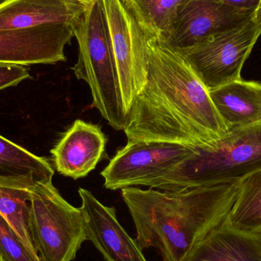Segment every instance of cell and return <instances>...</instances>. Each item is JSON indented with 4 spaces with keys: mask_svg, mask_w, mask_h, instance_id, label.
I'll return each instance as SVG.
<instances>
[{
    "mask_svg": "<svg viewBox=\"0 0 261 261\" xmlns=\"http://www.w3.org/2000/svg\"><path fill=\"white\" fill-rule=\"evenodd\" d=\"M3 1H4V0H0V3H1L2 2H3Z\"/></svg>",
    "mask_w": 261,
    "mask_h": 261,
    "instance_id": "484cf974",
    "label": "cell"
},
{
    "mask_svg": "<svg viewBox=\"0 0 261 261\" xmlns=\"http://www.w3.org/2000/svg\"><path fill=\"white\" fill-rule=\"evenodd\" d=\"M32 187L0 184V215L24 245L37 254L29 231V200Z\"/></svg>",
    "mask_w": 261,
    "mask_h": 261,
    "instance_id": "d6986e66",
    "label": "cell"
},
{
    "mask_svg": "<svg viewBox=\"0 0 261 261\" xmlns=\"http://www.w3.org/2000/svg\"><path fill=\"white\" fill-rule=\"evenodd\" d=\"M253 19L257 24L261 25V0L259 1L258 6H257V9L254 12Z\"/></svg>",
    "mask_w": 261,
    "mask_h": 261,
    "instance_id": "603a6c76",
    "label": "cell"
},
{
    "mask_svg": "<svg viewBox=\"0 0 261 261\" xmlns=\"http://www.w3.org/2000/svg\"><path fill=\"white\" fill-rule=\"evenodd\" d=\"M29 231L40 261H72L87 241L81 208L70 205L52 181L32 187Z\"/></svg>",
    "mask_w": 261,
    "mask_h": 261,
    "instance_id": "5b68a950",
    "label": "cell"
},
{
    "mask_svg": "<svg viewBox=\"0 0 261 261\" xmlns=\"http://www.w3.org/2000/svg\"><path fill=\"white\" fill-rule=\"evenodd\" d=\"M194 151V147L176 143L128 141L101 172L104 187L110 190L150 188Z\"/></svg>",
    "mask_w": 261,
    "mask_h": 261,
    "instance_id": "ba28073f",
    "label": "cell"
},
{
    "mask_svg": "<svg viewBox=\"0 0 261 261\" xmlns=\"http://www.w3.org/2000/svg\"><path fill=\"white\" fill-rule=\"evenodd\" d=\"M184 261H261V231L222 224L207 234Z\"/></svg>",
    "mask_w": 261,
    "mask_h": 261,
    "instance_id": "5bb4252c",
    "label": "cell"
},
{
    "mask_svg": "<svg viewBox=\"0 0 261 261\" xmlns=\"http://www.w3.org/2000/svg\"><path fill=\"white\" fill-rule=\"evenodd\" d=\"M54 174L55 170L45 158L0 135V184L33 187L52 181Z\"/></svg>",
    "mask_w": 261,
    "mask_h": 261,
    "instance_id": "2e32d148",
    "label": "cell"
},
{
    "mask_svg": "<svg viewBox=\"0 0 261 261\" xmlns=\"http://www.w3.org/2000/svg\"><path fill=\"white\" fill-rule=\"evenodd\" d=\"M107 143L99 125L77 119L50 150L55 169L73 179L85 177L102 160Z\"/></svg>",
    "mask_w": 261,
    "mask_h": 261,
    "instance_id": "7c38bea8",
    "label": "cell"
},
{
    "mask_svg": "<svg viewBox=\"0 0 261 261\" xmlns=\"http://www.w3.org/2000/svg\"><path fill=\"white\" fill-rule=\"evenodd\" d=\"M0 254L5 261H40L0 215Z\"/></svg>",
    "mask_w": 261,
    "mask_h": 261,
    "instance_id": "ffe728a7",
    "label": "cell"
},
{
    "mask_svg": "<svg viewBox=\"0 0 261 261\" xmlns=\"http://www.w3.org/2000/svg\"><path fill=\"white\" fill-rule=\"evenodd\" d=\"M254 14L219 0H191L161 39L174 50H185L213 35L242 25L252 19Z\"/></svg>",
    "mask_w": 261,
    "mask_h": 261,
    "instance_id": "9c48e42d",
    "label": "cell"
},
{
    "mask_svg": "<svg viewBox=\"0 0 261 261\" xmlns=\"http://www.w3.org/2000/svg\"><path fill=\"white\" fill-rule=\"evenodd\" d=\"M78 3H81L82 6L84 7L87 8L89 6H91L92 4L95 3V2L98 1V0H76Z\"/></svg>",
    "mask_w": 261,
    "mask_h": 261,
    "instance_id": "cb8c5ba5",
    "label": "cell"
},
{
    "mask_svg": "<svg viewBox=\"0 0 261 261\" xmlns=\"http://www.w3.org/2000/svg\"><path fill=\"white\" fill-rule=\"evenodd\" d=\"M30 76L26 66L0 63V90L18 85Z\"/></svg>",
    "mask_w": 261,
    "mask_h": 261,
    "instance_id": "44dd1931",
    "label": "cell"
},
{
    "mask_svg": "<svg viewBox=\"0 0 261 261\" xmlns=\"http://www.w3.org/2000/svg\"><path fill=\"white\" fill-rule=\"evenodd\" d=\"M261 35L254 19L177 50L208 91L242 79L241 72Z\"/></svg>",
    "mask_w": 261,
    "mask_h": 261,
    "instance_id": "8992f818",
    "label": "cell"
},
{
    "mask_svg": "<svg viewBox=\"0 0 261 261\" xmlns=\"http://www.w3.org/2000/svg\"><path fill=\"white\" fill-rule=\"evenodd\" d=\"M86 9L76 0H4L0 3V30L73 24Z\"/></svg>",
    "mask_w": 261,
    "mask_h": 261,
    "instance_id": "4fadbf2b",
    "label": "cell"
},
{
    "mask_svg": "<svg viewBox=\"0 0 261 261\" xmlns=\"http://www.w3.org/2000/svg\"><path fill=\"white\" fill-rule=\"evenodd\" d=\"M73 37L72 24H44L0 30V63L29 66L64 62V49Z\"/></svg>",
    "mask_w": 261,
    "mask_h": 261,
    "instance_id": "30bf717a",
    "label": "cell"
},
{
    "mask_svg": "<svg viewBox=\"0 0 261 261\" xmlns=\"http://www.w3.org/2000/svg\"><path fill=\"white\" fill-rule=\"evenodd\" d=\"M113 49L125 112L147 81V36L125 0H99Z\"/></svg>",
    "mask_w": 261,
    "mask_h": 261,
    "instance_id": "52a82bcc",
    "label": "cell"
},
{
    "mask_svg": "<svg viewBox=\"0 0 261 261\" xmlns=\"http://www.w3.org/2000/svg\"><path fill=\"white\" fill-rule=\"evenodd\" d=\"M0 261H5L4 259H3V257H2L1 254H0Z\"/></svg>",
    "mask_w": 261,
    "mask_h": 261,
    "instance_id": "d4e9b609",
    "label": "cell"
},
{
    "mask_svg": "<svg viewBox=\"0 0 261 261\" xmlns=\"http://www.w3.org/2000/svg\"><path fill=\"white\" fill-rule=\"evenodd\" d=\"M239 181L176 191L122 189L141 250L154 248L163 261H184L215 228L225 223Z\"/></svg>",
    "mask_w": 261,
    "mask_h": 261,
    "instance_id": "7a4b0ae2",
    "label": "cell"
},
{
    "mask_svg": "<svg viewBox=\"0 0 261 261\" xmlns=\"http://www.w3.org/2000/svg\"><path fill=\"white\" fill-rule=\"evenodd\" d=\"M87 239L107 261H147L135 239L124 229L114 207H109L84 188L78 190Z\"/></svg>",
    "mask_w": 261,
    "mask_h": 261,
    "instance_id": "8fae6325",
    "label": "cell"
},
{
    "mask_svg": "<svg viewBox=\"0 0 261 261\" xmlns=\"http://www.w3.org/2000/svg\"><path fill=\"white\" fill-rule=\"evenodd\" d=\"M210 95L228 130L261 122V83L238 80Z\"/></svg>",
    "mask_w": 261,
    "mask_h": 261,
    "instance_id": "9a60e30c",
    "label": "cell"
},
{
    "mask_svg": "<svg viewBox=\"0 0 261 261\" xmlns=\"http://www.w3.org/2000/svg\"><path fill=\"white\" fill-rule=\"evenodd\" d=\"M219 1L236 9L255 12L260 0H219Z\"/></svg>",
    "mask_w": 261,
    "mask_h": 261,
    "instance_id": "7402d4cb",
    "label": "cell"
},
{
    "mask_svg": "<svg viewBox=\"0 0 261 261\" xmlns=\"http://www.w3.org/2000/svg\"><path fill=\"white\" fill-rule=\"evenodd\" d=\"M225 223L242 231H261V170L239 180L237 198Z\"/></svg>",
    "mask_w": 261,
    "mask_h": 261,
    "instance_id": "e0dca14e",
    "label": "cell"
},
{
    "mask_svg": "<svg viewBox=\"0 0 261 261\" xmlns=\"http://www.w3.org/2000/svg\"><path fill=\"white\" fill-rule=\"evenodd\" d=\"M184 162L150 189L176 191L239 181L261 170V122L228 130L208 145L194 147Z\"/></svg>",
    "mask_w": 261,
    "mask_h": 261,
    "instance_id": "3957f363",
    "label": "cell"
},
{
    "mask_svg": "<svg viewBox=\"0 0 261 261\" xmlns=\"http://www.w3.org/2000/svg\"><path fill=\"white\" fill-rule=\"evenodd\" d=\"M147 81L134 99L124 128L128 141L208 145L228 132L210 91L184 57L147 36Z\"/></svg>",
    "mask_w": 261,
    "mask_h": 261,
    "instance_id": "6da1fadb",
    "label": "cell"
},
{
    "mask_svg": "<svg viewBox=\"0 0 261 261\" xmlns=\"http://www.w3.org/2000/svg\"><path fill=\"white\" fill-rule=\"evenodd\" d=\"M72 27L79 48L77 62L72 68L75 76L90 87L92 107L97 109L115 130H123L127 113L99 0L87 7Z\"/></svg>",
    "mask_w": 261,
    "mask_h": 261,
    "instance_id": "277c9868",
    "label": "cell"
},
{
    "mask_svg": "<svg viewBox=\"0 0 261 261\" xmlns=\"http://www.w3.org/2000/svg\"><path fill=\"white\" fill-rule=\"evenodd\" d=\"M191 0H125L147 36L164 38Z\"/></svg>",
    "mask_w": 261,
    "mask_h": 261,
    "instance_id": "ac0fdd59",
    "label": "cell"
}]
</instances>
